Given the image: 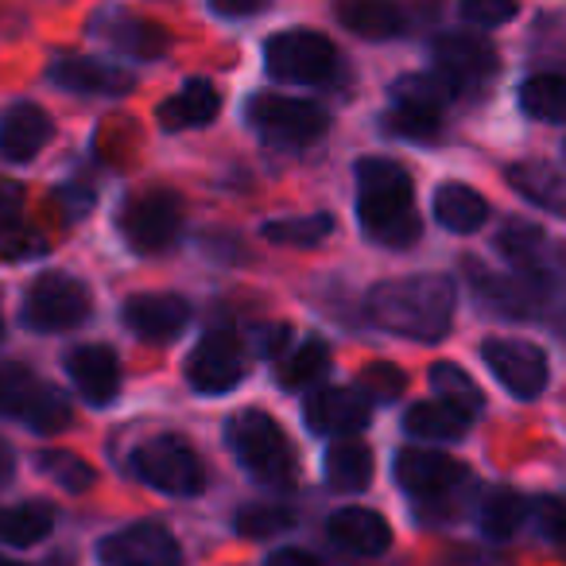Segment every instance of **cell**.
Wrapping results in <instances>:
<instances>
[{
  "label": "cell",
  "instance_id": "obj_38",
  "mask_svg": "<svg viewBox=\"0 0 566 566\" xmlns=\"http://www.w3.org/2000/svg\"><path fill=\"white\" fill-rule=\"evenodd\" d=\"M35 465H40L43 478H51L59 489H66V493H90L97 481V470L86 462V458L71 454V450H43L40 458H35Z\"/></svg>",
  "mask_w": 566,
  "mask_h": 566
},
{
  "label": "cell",
  "instance_id": "obj_8",
  "mask_svg": "<svg viewBox=\"0 0 566 566\" xmlns=\"http://www.w3.org/2000/svg\"><path fill=\"white\" fill-rule=\"evenodd\" d=\"M120 237L133 252L140 256H159L167 252L182 233V198L175 190L151 187L133 195L120 206Z\"/></svg>",
  "mask_w": 566,
  "mask_h": 566
},
{
  "label": "cell",
  "instance_id": "obj_12",
  "mask_svg": "<svg viewBox=\"0 0 566 566\" xmlns=\"http://www.w3.org/2000/svg\"><path fill=\"white\" fill-rule=\"evenodd\" d=\"M465 275H470V287L478 292V300L489 311L509 318L539 315L543 303H551V295H555V280H532V275H516V272L496 275L481 260H465Z\"/></svg>",
  "mask_w": 566,
  "mask_h": 566
},
{
  "label": "cell",
  "instance_id": "obj_5",
  "mask_svg": "<svg viewBox=\"0 0 566 566\" xmlns=\"http://www.w3.org/2000/svg\"><path fill=\"white\" fill-rule=\"evenodd\" d=\"M454 90L439 78V74H411L392 86V109L385 117V128L403 140L431 144L442 136V120H447V105L454 102Z\"/></svg>",
  "mask_w": 566,
  "mask_h": 566
},
{
  "label": "cell",
  "instance_id": "obj_43",
  "mask_svg": "<svg viewBox=\"0 0 566 566\" xmlns=\"http://www.w3.org/2000/svg\"><path fill=\"white\" fill-rule=\"evenodd\" d=\"M287 342H292V331H287V326H264V331H256V349L264 357L287 354Z\"/></svg>",
  "mask_w": 566,
  "mask_h": 566
},
{
  "label": "cell",
  "instance_id": "obj_30",
  "mask_svg": "<svg viewBox=\"0 0 566 566\" xmlns=\"http://www.w3.org/2000/svg\"><path fill=\"white\" fill-rule=\"evenodd\" d=\"M55 527V509L43 501H24L12 509H0V543L12 547H32V543L48 539Z\"/></svg>",
  "mask_w": 566,
  "mask_h": 566
},
{
  "label": "cell",
  "instance_id": "obj_27",
  "mask_svg": "<svg viewBox=\"0 0 566 566\" xmlns=\"http://www.w3.org/2000/svg\"><path fill=\"white\" fill-rule=\"evenodd\" d=\"M509 182L516 195H524L532 206L547 213H563L566 210V182L563 171L547 159H520V164H509Z\"/></svg>",
  "mask_w": 566,
  "mask_h": 566
},
{
  "label": "cell",
  "instance_id": "obj_28",
  "mask_svg": "<svg viewBox=\"0 0 566 566\" xmlns=\"http://www.w3.org/2000/svg\"><path fill=\"white\" fill-rule=\"evenodd\" d=\"M434 218L450 233H478L489 218V202L465 182H442L434 190Z\"/></svg>",
  "mask_w": 566,
  "mask_h": 566
},
{
  "label": "cell",
  "instance_id": "obj_31",
  "mask_svg": "<svg viewBox=\"0 0 566 566\" xmlns=\"http://www.w3.org/2000/svg\"><path fill=\"white\" fill-rule=\"evenodd\" d=\"M403 427H408L416 439H427V442H458V439H465L470 419L442 400H423V403H411V411L403 416Z\"/></svg>",
  "mask_w": 566,
  "mask_h": 566
},
{
  "label": "cell",
  "instance_id": "obj_4",
  "mask_svg": "<svg viewBox=\"0 0 566 566\" xmlns=\"http://www.w3.org/2000/svg\"><path fill=\"white\" fill-rule=\"evenodd\" d=\"M0 416L20 419L40 434H59L71 427V400L55 385L32 377L28 365H0Z\"/></svg>",
  "mask_w": 566,
  "mask_h": 566
},
{
  "label": "cell",
  "instance_id": "obj_32",
  "mask_svg": "<svg viewBox=\"0 0 566 566\" xmlns=\"http://www.w3.org/2000/svg\"><path fill=\"white\" fill-rule=\"evenodd\" d=\"M427 380H431L434 396H439L442 403H450L454 411H462L465 419H473L481 408H485V396H481V388L473 385L470 373L458 369L454 361H434L431 373H427Z\"/></svg>",
  "mask_w": 566,
  "mask_h": 566
},
{
  "label": "cell",
  "instance_id": "obj_50",
  "mask_svg": "<svg viewBox=\"0 0 566 566\" xmlns=\"http://www.w3.org/2000/svg\"><path fill=\"white\" fill-rule=\"evenodd\" d=\"M0 338H4V315H0Z\"/></svg>",
  "mask_w": 566,
  "mask_h": 566
},
{
  "label": "cell",
  "instance_id": "obj_42",
  "mask_svg": "<svg viewBox=\"0 0 566 566\" xmlns=\"http://www.w3.org/2000/svg\"><path fill=\"white\" fill-rule=\"evenodd\" d=\"M535 520H539V532L547 543H563V501L558 496H543L535 504Z\"/></svg>",
  "mask_w": 566,
  "mask_h": 566
},
{
  "label": "cell",
  "instance_id": "obj_17",
  "mask_svg": "<svg viewBox=\"0 0 566 566\" xmlns=\"http://www.w3.org/2000/svg\"><path fill=\"white\" fill-rule=\"evenodd\" d=\"M125 326L136 334L140 342H151V346H167L175 342L190 323V303L182 295L171 292H144L133 295L120 311Z\"/></svg>",
  "mask_w": 566,
  "mask_h": 566
},
{
  "label": "cell",
  "instance_id": "obj_44",
  "mask_svg": "<svg viewBox=\"0 0 566 566\" xmlns=\"http://www.w3.org/2000/svg\"><path fill=\"white\" fill-rule=\"evenodd\" d=\"M210 9L218 12V17L244 20V17H256V12H264L268 0H210Z\"/></svg>",
  "mask_w": 566,
  "mask_h": 566
},
{
  "label": "cell",
  "instance_id": "obj_25",
  "mask_svg": "<svg viewBox=\"0 0 566 566\" xmlns=\"http://www.w3.org/2000/svg\"><path fill=\"white\" fill-rule=\"evenodd\" d=\"M334 17L361 40H400L408 32V12L396 0H334Z\"/></svg>",
  "mask_w": 566,
  "mask_h": 566
},
{
  "label": "cell",
  "instance_id": "obj_26",
  "mask_svg": "<svg viewBox=\"0 0 566 566\" xmlns=\"http://www.w3.org/2000/svg\"><path fill=\"white\" fill-rule=\"evenodd\" d=\"M221 113V94L206 78H195L159 105V128L167 133H187V128H206Z\"/></svg>",
  "mask_w": 566,
  "mask_h": 566
},
{
  "label": "cell",
  "instance_id": "obj_9",
  "mask_svg": "<svg viewBox=\"0 0 566 566\" xmlns=\"http://www.w3.org/2000/svg\"><path fill=\"white\" fill-rule=\"evenodd\" d=\"M133 470L144 485L159 489L167 496H198L206 489L202 458L179 434H159V439H148L144 447H136Z\"/></svg>",
  "mask_w": 566,
  "mask_h": 566
},
{
  "label": "cell",
  "instance_id": "obj_21",
  "mask_svg": "<svg viewBox=\"0 0 566 566\" xmlns=\"http://www.w3.org/2000/svg\"><path fill=\"white\" fill-rule=\"evenodd\" d=\"M66 373L78 396L94 408L117 400L120 392V361L109 346H78L66 354Z\"/></svg>",
  "mask_w": 566,
  "mask_h": 566
},
{
  "label": "cell",
  "instance_id": "obj_22",
  "mask_svg": "<svg viewBox=\"0 0 566 566\" xmlns=\"http://www.w3.org/2000/svg\"><path fill=\"white\" fill-rule=\"evenodd\" d=\"M51 136H55V120L40 105L20 102L0 117V156L9 164H32L51 144Z\"/></svg>",
  "mask_w": 566,
  "mask_h": 566
},
{
  "label": "cell",
  "instance_id": "obj_2",
  "mask_svg": "<svg viewBox=\"0 0 566 566\" xmlns=\"http://www.w3.org/2000/svg\"><path fill=\"white\" fill-rule=\"evenodd\" d=\"M357 218L369 241L385 249H411L423 233L416 210V182L396 159L369 156L357 164Z\"/></svg>",
  "mask_w": 566,
  "mask_h": 566
},
{
  "label": "cell",
  "instance_id": "obj_19",
  "mask_svg": "<svg viewBox=\"0 0 566 566\" xmlns=\"http://www.w3.org/2000/svg\"><path fill=\"white\" fill-rule=\"evenodd\" d=\"M496 252L516 268V275L555 280V241L535 221H504V229L496 233Z\"/></svg>",
  "mask_w": 566,
  "mask_h": 566
},
{
  "label": "cell",
  "instance_id": "obj_3",
  "mask_svg": "<svg viewBox=\"0 0 566 566\" xmlns=\"http://www.w3.org/2000/svg\"><path fill=\"white\" fill-rule=\"evenodd\" d=\"M226 442L237 462H241V470L249 478H256L260 485H295V450L287 442V434H283V427L268 411L244 408L237 416H229Z\"/></svg>",
  "mask_w": 566,
  "mask_h": 566
},
{
  "label": "cell",
  "instance_id": "obj_49",
  "mask_svg": "<svg viewBox=\"0 0 566 566\" xmlns=\"http://www.w3.org/2000/svg\"><path fill=\"white\" fill-rule=\"evenodd\" d=\"M0 566H20L17 558H9V555H0Z\"/></svg>",
  "mask_w": 566,
  "mask_h": 566
},
{
  "label": "cell",
  "instance_id": "obj_15",
  "mask_svg": "<svg viewBox=\"0 0 566 566\" xmlns=\"http://www.w3.org/2000/svg\"><path fill=\"white\" fill-rule=\"evenodd\" d=\"M97 558L105 566H179L182 551L179 539L164 524L144 520V524L120 527V532L105 535L97 543Z\"/></svg>",
  "mask_w": 566,
  "mask_h": 566
},
{
  "label": "cell",
  "instance_id": "obj_40",
  "mask_svg": "<svg viewBox=\"0 0 566 566\" xmlns=\"http://www.w3.org/2000/svg\"><path fill=\"white\" fill-rule=\"evenodd\" d=\"M403 388H408V377H403L400 365L392 361H373L361 369V392L365 400L373 403H396L403 396Z\"/></svg>",
  "mask_w": 566,
  "mask_h": 566
},
{
  "label": "cell",
  "instance_id": "obj_23",
  "mask_svg": "<svg viewBox=\"0 0 566 566\" xmlns=\"http://www.w3.org/2000/svg\"><path fill=\"white\" fill-rule=\"evenodd\" d=\"M326 535H331L334 547L346 551V555H354V558H377V555H385L388 543H392L388 520L373 509L334 512L331 524H326Z\"/></svg>",
  "mask_w": 566,
  "mask_h": 566
},
{
  "label": "cell",
  "instance_id": "obj_33",
  "mask_svg": "<svg viewBox=\"0 0 566 566\" xmlns=\"http://www.w3.org/2000/svg\"><path fill=\"white\" fill-rule=\"evenodd\" d=\"M275 361H280L275 377H280L283 388H311L315 380H323L331 373V346L323 338H307L300 349L280 354Z\"/></svg>",
  "mask_w": 566,
  "mask_h": 566
},
{
  "label": "cell",
  "instance_id": "obj_35",
  "mask_svg": "<svg viewBox=\"0 0 566 566\" xmlns=\"http://www.w3.org/2000/svg\"><path fill=\"white\" fill-rule=\"evenodd\" d=\"M566 105V82L563 74H535L520 86V109L543 125H558Z\"/></svg>",
  "mask_w": 566,
  "mask_h": 566
},
{
  "label": "cell",
  "instance_id": "obj_24",
  "mask_svg": "<svg viewBox=\"0 0 566 566\" xmlns=\"http://www.w3.org/2000/svg\"><path fill=\"white\" fill-rule=\"evenodd\" d=\"M97 35H105L113 51L120 55H133V59H159L171 51V32L151 20H140V17H128V12H105L97 17Z\"/></svg>",
  "mask_w": 566,
  "mask_h": 566
},
{
  "label": "cell",
  "instance_id": "obj_37",
  "mask_svg": "<svg viewBox=\"0 0 566 566\" xmlns=\"http://www.w3.org/2000/svg\"><path fill=\"white\" fill-rule=\"evenodd\" d=\"M527 516V501L512 489H493V493L481 501V532L489 539H512L520 532Z\"/></svg>",
  "mask_w": 566,
  "mask_h": 566
},
{
  "label": "cell",
  "instance_id": "obj_20",
  "mask_svg": "<svg viewBox=\"0 0 566 566\" xmlns=\"http://www.w3.org/2000/svg\"><path fill=\"white\" fill-rule=\"evenodd\" d=\"M48 78L59 90H71V94H86V97H120L136 86L133 71L113 63H97V59H55L48 71Z\"/></svg>",
  "mask_w": 566,
  "mask_h": 566
},
{
  "label": "cell",
  "instance_id": "obj_39",
  "mask_svg": "<svg viewBox=\"0 0 566 566\" xmlns=\"http://www.w3.org/2000/svg\"><path fill=\"white\" fill-rule=\"evenodd\" d=\"M295 524V512L287 504H244L237 512V532L244 539H272Z\"/></svg>",
  "mask_w": 566,
  "mask_h": 566
},
{
  "label": "cell",
  "instance_id": "obj_1",
  "mask_svg": "<svg viewBox=\"0 0 566 566\" xmlns=\"http://www.w3.org/2000/svg\"><path fill=\"white\" fill-rule=\"evenodd\" d=\"M365 315L373 326L400 338L439 342L454 323V283L434 272L385 280L365 295Z\"/></svg>",
  "mask_w": 566,
  "mask_h": 566
},
{
  "label": "cell",
  "instance_id": "obj_46",
  "mask_svg": "<svg viewBox=\"0 0 566 566\" xmlns=\"http://www.w3.org/2000/svg\"><path fill=\"white\" fill-rule=\"evenodd\" d=\"M90 202H94V195H90V190H82L78 182H71V187H63V206L74 213V218H82V213L90 210Z\"/></svg>",
  "mask_w": 566,
  "mask_h": 566
},
{
  "label": "cell",
  "instance_id": "obj_48",
  "mask_svg": "<svg viewBox=\"0 0 566 566\" xmlns=\"http://www.w3.org/2000/svg\"><path fill=\"white\" fill-rule=\"evenodd\" d=\"M43 566H74V563H71V558H66V555H55V558H51V563H43Z\"/></svg>",
  "mask_w": 566,
  "mask_h": 566
},
{
  "label": "cell",
  "instance_id": "obj_18",
  "mask_svg": "<svg viewBox=\"0 0 566 566\" xmlns=\"http://www.w3.org/2000/svg\"><path fill=\"white\" fill-rule=\"evenodd\" d=\"M369 400L354 388H318V392L307 396L303 403V419L315 434H338V439H349V434L365 431L369 427Z\"/></svg>",
  "mask_w": 566,
  "mask_h": 566
},
{
  "label": "cell",
  "instance_id": "obj_36",
  "mask_svg": "<svg viewBox=\"0 0 566 566\" xmlns=\"http://www.w3.org/2000/svg\"><path fill=\"white\" fill-rule=\"evenodd\" d=\"M264 241L283 244V249H318L326 237L334 233V218L331 213H307V218H283V221H268Z\"/></svg>",
  "mask_w": 566,
  "mask_h": 566
},
{
  "label": "cell",
  "instance_id": "obj_7",
  "mask_svg": "<svg viewBox=\"0 0 566 566\" xmlns=\"http://www.w3.org/2000/svg\"><path fill=\"white\" fill-rule=\"evenodd\" d=\"M249 128L272 148H307L318 136H326L331 117L318 109L315 102L303 97H283V94H256L244 109Z\"/></svg>",
  "mask_w": 566,
  "mask_h": 566
},
{
  "label": "cell",
  "instance_id": "obj_45",
  "mask_svg": "<svg viewBox=\"0 0 566 566\" xmlns=\"http://www.w3.org/2000/svg\"><path fill=\"white\" fill-rule=\"evenodd\" d=\"M264 566H326L323 558H315L311 551H300V547H287V551H275Z\"/></svg>",
  "mask_w": 566,
  "mask_h": 566
},
{
  "label": "cell",
  "instance_id": "obj_16",
  "mask_svg": "<svg viewBox=\"0 0 566 566\" xmlns=\"http://www.w3.org/2000/svg\"><path fill=\"white\" fill-rule=\"evenodd\" d=\"M187 380L195 392L218 396L244 380V349L229 331H210L187 357Z\"/></svg>",
  "mask_w": 566,
  "mask_h": 566
},
{
  "label": "cell",
  "instance_id": "obj_41",
  "mask_svg": "<svg viewBox=\"0 0 566 566\" xmlns=\"http://www.w3.org/2000/svg\"><path fill=\"white\" fill-rule=\"evenodd\" d=\"M458 12H462V20L473 28H496V24H509V20L516 17L520 0H462Z\"/></svg>",
  "mask_w": 566,
  "mask_h": 566
},
{
  "label": "cell",
  "instance_id": "obj_13",
  "mask_svg": "<svg viewBox=\"0 0 566 566\" xmlns=\"http://www.w3.org/2000/svg\"><path fill=\"white\" fill-rule=\"evenodd\" d=\"M396 481L403 493H411L423 504H442L470 485V470L458 458L442 454V450H400L396 454Z\"/></svg>",
  "mask_w": 566,
  "mask_h": 566
},
{
  "label": "cell",
  "instance_id": "obj_14",
  "mask_svg": "<svg viewBox=\"0 0 566 566\" xmlns=\"http://www.w3.org/2000/svg\"><path fill=\"white\" fill-rule=\"evenodd\" d=\"M481 357L493 369V377L509 388L516 400H535L547 388V354L532 342L520 338H489L481 346Z\"/></svg>",
  "mask_w": 566,
  "mask_h": 566
},
{
  "label": "cell",
  "instance_id": "obj_6",
  "mask_svg": "<svg viewBox=\"0 0 566 566\" xmlns=\"http://www.w3.org/2000/svg\"><path fill=\"white\" fill-rule=\"evenodd\" d=\"M264 66L287 86H326L338 74V48L311 28H292L264 43Z\"/></svg>",
  "mask_w": 566,
  "mask_h": 566
},
{
  "label": "cell",
  "instance_id": "obj_34",
  "mask_svg": "<svg viewBox=\"0 0 566 566\" xmlns=\"http://www.w3.org/2000/svg\"><path fill=\"white\" fill-rule=\"evenodd\" d=\"M24 198L17 187H0V252L4 256H32L43 249V241L24 229Z\"/></svg>",
  "mask_w": 566,
  "mask_h": 566
},
{
  "label": "cell",
  "instance_id": "obj_29",
  "mask_svg": "<svg viewBox=\"0 0 566 566\" xmlns=\"http://www.w3.org/2000/svg\"><path fill=\"white\" fill-rule=\"evenodd\" d=\"M326 481L338 493H361L373 481V450L357 439H338L326 450Z\"/></svg>",
  "mask_w": 566,
  "mask_h": 566
},
{
  "label": "cell",
  "instance_id": "obj_10",
  "mask_svg": "<svg viewBox=\"0 0 566 566\" xmlns=\"http://www.w3.org/2000/svg\"><path fill=\"white\" fill-rule=\"evenodd\" d=\"M94 311L90 287L66 272H48L28 287L24 295V323L40 334L78 331Z\"/></svg>",
  "mask_w": 566,
  "mask_h": 566
},
{
  "label": "cell",
  "instance_id": "obj_11",
  "mask_svg": "<svg viewBox=\"0 0 566 566\" xmlns=\"http://www.w3.org/2000/svg\"><path fill=\"white\" fill-rule=\"evenodd\" d=\"M434 74L447 82L454 94L465 90H485L496 78L501 63H496V48L481 40L478 32H442L431 40Z\"/></svg>",
  "mask_w": 566,
  "mask_h": 566
},
{
  "label": "cell",
  "instance_id": "obj_47",
  "mask_svg": "<svg viewBox=\"0 0 566 566\" xmlns=\"http://www.w3.org/2000/svg\"><path fill=\"white\" fill-rule=\"evenodd\" d=\"M12 470H17V454H12V447L4 439H0V485L12 478Z\"/></svg>",
  "mask_w": 566,
  "mask_h": 566
}]
</instances>
